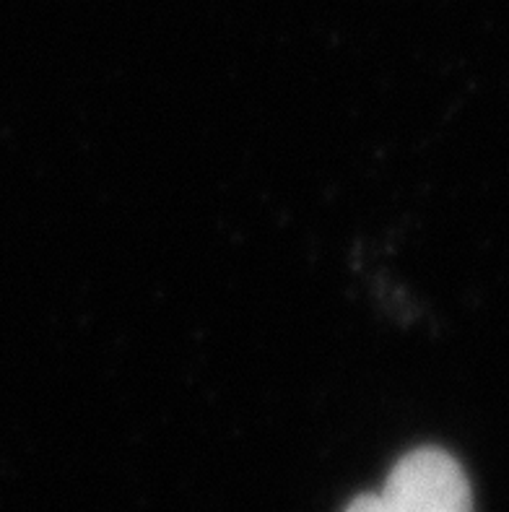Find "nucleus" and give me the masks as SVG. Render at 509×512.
Returning <instances> with one entry per match:
<instances>
[{
  "mask_svg": "<svg viewBox=\"0 0 509 512\" xmlns=\"http://www.w3.org/2000/svg\"><path fill=\"white\" fill-rule=\"evenodd\" d=\"M377 497L385 512H473L471 481L460 463L439 448L403 455Z\"/></svg>",
  "mask_w": 509,
  "mask_h": 512,
  "instance_id": "obj_1",
  "label": "nucleus"
},
{
  "mask_svg": "<svg viewBox=\"0 0 509 512\" xmlns=\"http://www.w3.org/2000/svg\"><path fill=\"white\" fill-rule=\"evenodd\" d=\"M343 512H385L382 510V502L377 494H364V497H356L351 505Z\"/></svg>",
  "mask_w": 509,
  "mask_h": 512,
  "instance_id": "obj_2",
  "label": "nucleus"
}]
</instances>
